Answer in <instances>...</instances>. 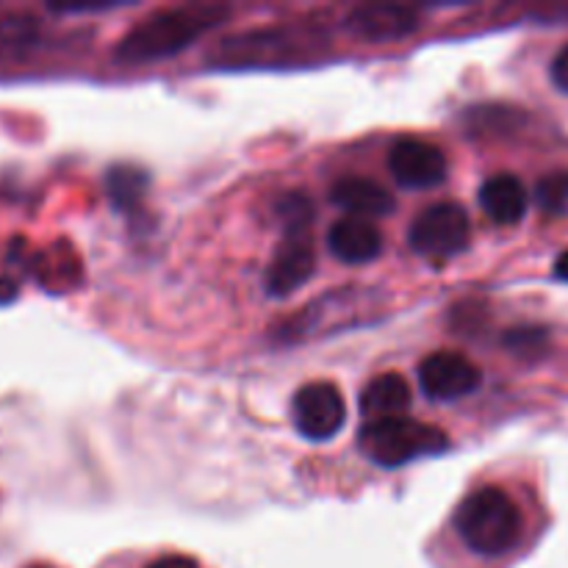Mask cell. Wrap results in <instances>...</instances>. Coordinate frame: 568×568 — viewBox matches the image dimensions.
<instances>
[{
  "instance_id": "cell-1",
  "label": "cell",
  "mask_w": 568,
  "mask_h": 568,
  "mask_svg": "<svg viewBox=\"0 0 568 568\" xmlns=\"http://www.w3.org/2000/svg\"><path fill=\"white\" fill-rule=\"evenodd\" d=\"M455 532L480 558H503L521 541L525 519L503 488L486 486L471 491L455 510Z\"/></svg>"
},
{
  "instance_id": "cell-2",
  "label": "cell",
  "mask_w": 568,
  "mask_h": 568,
  "mask_svg": "<svg viewBox=\"0 0 568 568\" xmlns=\"http://www.w3.org/2000/svg\"><path fill=\"white\" fill-rule=\"evenodd\" d=\"M225 14L216 6H192V9H164L131 28L116 48V59L125 64H144V61L170 59L189 44L197 42L205 31L220 22Z\"/></svg>"
},
{
  "instance_id": "cell-3",
  "label": "cell",
  "mask_w": 568,
  "mask_h": 568,
  "mask_svg": "<svg viewBox=\"0 0 568 568\" xmlns=\"http://www.w3.org/2000/svg\"><path fill=\"white\" fill-rule=\"evenodd\" d=\"M283 242L275 250L270 270H266V292L272 297H288L314 277L316 255L311 225H314V205L305 194L292 192L281 200Z\"/></svg>"
},
{
  "instance_id": "cell-4",
  "label": "cell",
  "mask_w": 568,
  "mask_h": 568,
  "mask_svg": "<svg viewBox=\"0 0 568 568\" xmlns=\"http://www.w3.org/2000/svg\"><path fill=\"white\" fill-rule=\"evenodd\" d=\"M358 444L361 453L372 464L383 466V469H399V466L410 464V460L447 453L449 438L447 433L433 425H425V422L394 416V419L366 422L358 436Z\"/></svg>"
},
{
  "instance_id": "cell-5",
  "label": "cell",
  "mask_w": 568,
  "mask_h": 568,
  "mask_svg": "<svg viewBox=\"0 0 568 568\" xmlns=\"http://www.w3.org/2000/svg\"><path fill=\"white\" fill-rule=\"evenodd\" d=\"M471 242V222L460 205L438 203L422 211L408 231V244L422 258L447 261L464 253Z\"/></svg>"
},
{
  "instance_id": "cell-6",
  "label": "cell",
  "mask_w": 568,
  "mask_h": 568,
  "mask_svg": "<svg viewBox=\"0 0 568 568\" xmlns=\"http://www.w3.org/2000/svg\"><path fill=\"white\" fill-rule=\"evenodd\" d=\"M292 419L308 442H331L347 422V403L333 383L316 381L300 388L292 399Z\"/></svg>"
},
{
  "instance_id": "cell-7",
  "label": "cell",
  "mask_w": 568,
  "mask_h": 568,
  "mask_svg": "<svg viewBox=\"0 0 568 568\" xmlns=\"http://www.w3.org/2000/svg\"><path fill=\"white\" fill-rule=\"evenodd\" d=\"M419 386L436 403H455L483 386V372L460 353H433L419 364Z\"/></svg>"
},
{
  "instance_id": "cell-8",
  "label": "cell",
  "mask_w": 568,
  "mask_h": 568,
  "mask_svg": "<svg viewBox=\"0 0 568 568\" xmlns=\"http://www.w3.org/2000/svg\"><path fill=\"white\" fill-rule=\"evenodd\" d=\"M392 178L405 189H433L447 181V155L425 139H399L388 153Z\"/></svg>"
},
{
  "instance_id": "cell-9",
  "label": "cell",
  "mask_w": 568,
  "mask_h": 568,
  "mask_svg": "<svg viewBox=\"0 0 568 568\" xmlns=\"http://www.w3.org/2000/svg\"><path fill=\"white\" fill-rule=\"evenodd\" d=\"M347 28L366 42H394V39L410 37L419 28V14L408 6L394 3L358 6L349 11Z\"/></svg>"
},
{
  "instance_id": "cell-10",
  "label": "cell",
  "mask_w": 568,
  "mask_h": 568,
  "mask_svg": "<svg viewBox=\"0 0 568 568\" xmlns=\"http://www.w3.org/2000/svg\"><path fill=\"white\" fill-rule=\"evenodd\" d=\"M327 247H331L333 258H338L342 264H372L383 253V233L377 231L375 222L344 216L327 231Z\"/></svg>"
},
{
  "instance_id": "cell-11",
  "label": "cell",
  "mask_w": 568,
  "mask_h": 568,
  "mask_svg": "<svg viewBox=\"0 0 568 568\" xmlns=\"http://www.w3.org/2000/svg\"><path fill=\"white\" fill-rule=\"evenodd\" d=\"M331 203L347 211L349 216L358 220H381V216L394 214V197L388 189H383L377 181L369 178H342L333 183Z\"/></svg>"
},
{
  "instance_id": "cell-12",
  "label": "cell",
  "mask_w": 568,
  "mask_h": 568,
  "mask_svg": "<svg viewBox=\"0 0 568 568\" xmlns=\"http://www.w3.org/2000/svg\"><path fill=\"white\" fill-rule=\"evenodd\" d=\"M477 197H480V209L486 211L494 225H516V222L525 220L527 209H530V194H527L525 183L508 172L488 178Z\"/></svg>"
},
{
  "instance_id": "cell-13",
  "label": "cell",
  "mask_w": 568,
  "mask_h": 568,
  "mask_svg": "<svg viewBox=\"0 0 568 568\" xmlns=\"http://www.w3.org/2000/svg\"><path fill=\"white\" fill-rule=\"evenodd\" d=\"M410 386L403 375L388 372V375L375 377L369 386L361 392V410L364 416L375 419H394V416L405 414L410 408Z\"/></svg>"
},
{
  "instance_id": "cell-14",
  "label": "cell",
  "mask_w": 568,
  "mask_h": 568,
  "mask_svg": "<svg viewBox=\"0 0 568 568\" xmlns=\"http://www.w3.org/2000/svg\"><path fill=\"white\" fill-rule=\"evenodd\" d=\"M148 186V172L139 170V166L133 164L111 166L109 175H105V189H109L111 203H114L116 209H133V205L144 197Z\"/></svg>"
},
{
  "instance_id": "cell-15",
  "label": "cell",
  "mask_w": 568,
  "mask_h": 568,
  "mask_svg": "<svg viewBox=\"0 0 568 568\" xmlns=\"http://www.w3.org/2000/svg\"><path fill=\"white\" fill-rule=\"evenodd\" d=\"M536 200L547 214H564L568 209V172H552L536 186Z\"/></svg>"
},
{
  "instance_id": "cell-16",
  "label": "cell",
  "mask_w": 568,
  "mask_h": 568,
  "mask_svg": "<svg viewBox=\"0 0 568 568\" xmlns=\"http://www.w3.org/2000/svg\"><path fill=\"white\" fill-rule=\"evenodd\" d=\"M505 347H510V353L521 355H541L547 349V331H538V327H516L505 336Z\"/></svg>"
},
{
  "instance_id": "cell-17",
  "label": "cell",
  "mask_w": 568,
  "mask_h": 568,
  "mask_svg": "<svg viewBox=\"0 0 568 568\" xmlns=\"http://www.w3.org/2000/svg\"><path fill=\"white\" fill-rule=\"evenodd\" d=\"M549 78H552V83L560 92L568 94V44H564V48L555 53L552 64H549Z\"/></svg>"
},
{
  "instance_id": "cell-18",
  "label": "cell",
  "mask_w": 568,
  "mask_h": 568,
  "mask_svg": "<svg viewBox=\"0 0 568 568\" xmlns=\"http://www.w3.org/2000/svg\"><path fill=\"white\" fill-rule=\"evenodd\" d=\"M144 568H200L192 558L186 555H164V558H155L153 564H148Z\"/></svg>"
},
{
  "instance_id": "cell-19",
  "label": "cell",
  "mask_w": 568,
  "mask_h": 568,
  "mask_svg": "<svg viewBox=\"0 0 568 568\" xmlns=\"http://www.w3.org/2000/svg\"><path fill=\"white\" fill-rule=\"evenodd\" d=\"M555 277L568 283V250H566V253H560L558 261H555Z\"/></svg>"
}]
</instances>
